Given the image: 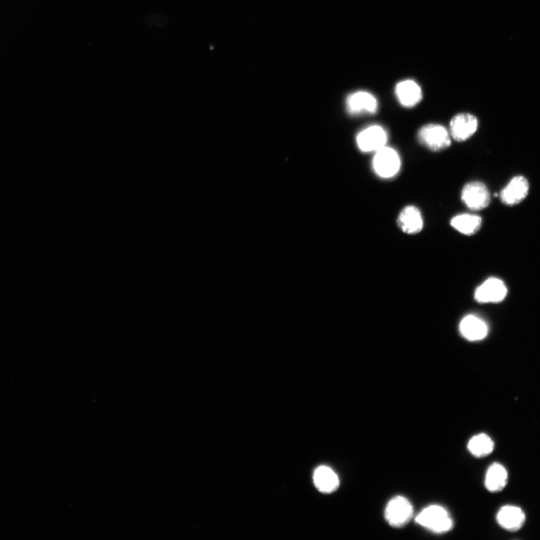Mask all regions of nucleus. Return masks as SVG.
Wrapping results in <instances>:
<instances>
[{
    "mask_svg": "<svg viewBox=\"0 0 540 540\" xmlns=\"http://www.w3.org/2000/svg\"><path fill=\"white\" fill-rule=\"evenodd\" d=\"M346 109L351 116L374 115L378 110V102L369 92L358 91L347 97Z\"/></svg>",
    "mask_w": 540,
    "mask_h": 540,
    "instance_id": "0eeeda50",
    "label": "nucleus"
},
{
    "mask_svg": "<svg viewBox=\"0 0 540 540\" xmlns=\"http://www.w3.org/2000/svg\"><path fill=\"white\" fill-rule=\"evenodd\" d=\"M478 129V120L473 114H456L450 123V134L457 142H464L472 137Z\"/></svg>",
    "mask_w": 540,
    "mask_h": 540,
    "instance_id": "6e6552de",
    "label": "nucleus"
},
{
    "mask_svg": "<svg viewBox=\"0 0 540 540\" xmlns=\"http://www.w3.org/2000/svg\"><path fill=\"white\" fill-rule=\"evenodd\" d=\"M397 225L407 234L420 233L424 225L421 211L415 206H406L398 214Z\"/></svg>",
    "mask_w": 540,
    "mask_h": 540,
    "instance_id": "9d476101",
    "label": "nucleus"
},
{
    "mask_svg": "<svg viewBox=\"0 0 540 540\" xmlns=\"http://www.w3.org/2000/svg\"><path fill=\"white\" fill-rule=\"evenodd\" d=\"M461 199L468 209L482 211L489 205L491 195L484 183L474 181L467 183L464 187Z\"/></svg>",
    "mask_w": 540,
    "mask_h": 540,
    "instance_id": "39448f33",
    "label": "nucleus"
},
{
    "mask_svg": "<svg viewBox=\"0 0 540 540\" xmlns=\"http://www.w3.org/2000/svg\"><path fill=\"white\" fill-rule=\"evenodd\" d=\"M459 330L467 340L477 341L487 337L489 329L484 320L475 315H467L461 321Z\"/></svg>",
    "mask_w": 540,
    "mask_h": 540,
    "instance_id": "4468645a",
    "label": "nucleus"
},
{
    "mask_svg": "<svg viewBox=\"0 0 540 540\" xmlns=\"http://www.w3.org/2000/svg\"><path fill=\"white\" fill-rule=\"evenodd\" d=\"M396 95L400 104L408 108L415 107L422 99L421 87L412 80L399 82L396 87Z\"/></svg>",
    "mask_w": 540,
    "mask_h": 540,
    "instance_id": "f8f14e48",
    "label": "nucleus"
},
{
    "mask_svg": "<svg viewBox=\"0 0 540 540\" xmlns=\"http://www.w3.org/2000/svg\"><path fill=\"white\" fill-rule=\"evenodd\" d=\"M417 139L421 145L429 151L439 152L451 146L452 137L444 125L429 123L420 128Z\"/></svg>",
    "mask_w": 540,
    "mask_h": 540,
    "instance_id": "f03ea898",
    "label": "nucleus"
},
{
    "mask_svg": "<svg viewBox=\"0 0 540 540\" xmlns=\"http://www.w3.org/2000/svg\"><path fill=\"white\" fill-rule=\"evenodd\" d=\"M508 295L507 286L496 278H490L475 291L476 301L480 303H498Z\"/></svg>",
    "mask_w": 540,
    "mask_h": 540,
    "instance_id": "1a4fd4ad",
    "label": "nucleus"
},
{
    "mask_svg": "<svg viewBox=\"0 0 540 540\" xmlns=\"http://www.w3.org/2000/svg\"><path fill=\"white\" fill-rule=\"evenodd\" d=\"M482 222L480 216L463 213L454 216L451 220V225L459 233L470 236L475 234L479 231Z\"/></svg>",
    "mask_w": 540,
    "mask_h": 540,
    "instance_id": "dca6fc26",
    "label": "nucleus"
},
{
    "mask_svg": "<svg viewBox=\"0 0 540 540\" xmlns=\"http://www.w3.org/2000/svg\"><path fill=\"white\" fill-rule=\"evenodd\" d=\"M497 521L503 529L518 532L525 522V515L522 509L515 506H505L498 512Z\"/></svg>",
    "mask_w": 540,
    "mask_h": 540,
    "instance_id": "ddd939ff",
    "label": "nucleus"
},
{
    "mask_svg": "<svg viewBox=\"0 0 540 540\" xmlns=\"http://www.w3.org/2000/svg\"><path fill=\"white\" fill-rule=\"evenodd\" d=\"M401 166L400 156L394 148L385 146L375 153L372 169L377 177L392 179L398 174Z\"/></svg>",
    "mask_w": 540,
    "mask_h": 540,
    "instance_id": "7ed1b4c3",
    "label": "nucleus"
},
{
    "mask_svg": "<svg viewBox=\"0 0 540 540\" xmlns=\"http://www.w3.org/2000/svg\"><path fill=\"white\" fill-rule=\"evenodd\" d=\"M508 482V473L507 470L498 463L491 465L486 472L485 486L491 492H499L502 491Z\"/></svg>",
    "mask_w": 540,
    "mask_h": 540,
    "instance_id": "f3484780",
    "label": "nucleus"
},
{
    "mask_svg": "<svg viewBox=\"0 0 540 540\" xmlns=\"http://www.w3.org/2000/svg\"><path fill=\"white\" fill-rule=\"evenodd\" d=\"M469 452L477 458L490 455L495 448V444L486 434H479L471 439L467 445Z\"/></svg>",
    "mask_w": 540,
    "mask_h": 540,
    "instance_id": "a211bd4d",
    "label": "nucleus"
},
{
    "mask_svg": "<svg viewBox=\"0 0 540 540\" xmlns=\"http://www.w3.org/2000/svg\"><path fill=\"white\" fill-rule=\"evenodd\" d=\"M416 522L436 534L450 532L453 526L449 513L438 505L429 506L425 508L417 516Z\"/></svg>",
    "mask_w": 540,
    "mask_h": 540,
    "instance_id": "f257e3e1",
    "label": "nucleus"
},
{
    "mask_svg": "<svg viewBox=\"0 0 540 540\" xmlns=\"http://www.w3.org/2000/svg\"><path fill=\"white\" fill-rule=\"evenodd\" d=\"M413 508L406 498L397 496L390 500L385 510V519L390 526L401 527L412 519Z\"/></svg>",
    "mask_w": 540,
    "mask_h": 540,
    "instance_id": "423d86ee",
    "label": "nucleus"
},
{
    "mask_svg": "<svg viewBox=\"0 0 540 540\" xmlns=\"http://www.w3.org/2000/svg\"><path fill=\"white\" fill-rule=\"evenodd\" d=\"M314 482L317 489L323 493H332L339 486V479L330 467L320 466L314 474Z\"/></svg>",
    "mask_w": 540,
    "mask_h": 540,
    "instance_id": "2eb2a0df",
    "label": "nucleus"
},
{
    "mask_svg": "<svg viewBox=\"0 0 540 540\" xmlns=\"http://www.w3.org/2000/svg\"><path fill=\"white\" fill-rule=\"evenodd\" d=\"M356 141L360 151L375 153L387 146L388 134L382 125H372L360 132Z\"/></svg>",
    "mask_w": 540,
    "mask_h": 540,
    "instance_id": "20e7f679",
    "label": "nucleus"
},
{
    "mask_svg": "<svg viewBox=\"0 0 540 540\" xmlns=\"http://www.w3.org/2000/svg\"><path fill=\"white\" fill-rule=\"evenodd\" d=\"M529 191V183L522 176L515 177L510 180L501 192V201L513 206L521 203L527 196Z\"/></svg>",
    "mask_w": 540,
    "mask_h": 540,
    "instance_id": "9b49d317",
    "label": "nucleus"
}]
</instances>
